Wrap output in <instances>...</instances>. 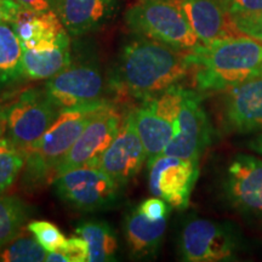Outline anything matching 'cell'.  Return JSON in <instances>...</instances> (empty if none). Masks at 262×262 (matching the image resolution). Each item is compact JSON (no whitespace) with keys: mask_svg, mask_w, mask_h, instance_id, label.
Wrapping results in <instances>:
<instances>
[{"mask_svg":"<svg viewBox=\"0 0 262 262\" xmlns=\"http://www.w3.org/2000/svg\"><path fill=\"white\" fill-rule=\"evenodd\" d=\"M61 253L64 254L68 262H86L89 261V245L83 237H72L66 241Z\"/></svg>","mask_w":262,"mask_h":262,"instance_id":"cell-28","label":"cell"},{"mask_svg":"<svg viewBox=\"0 0 262 262\" xmlns=\"http://www.w3.org/2000/svg\"><path fill=\"white\" fill-rule=\"evenodd\" d=\"M106 100L60 110L55 122L37 142L26 149L22 182L27 189L42 187L55 180L56 169Z\"/></svg>","mask_w":262,"mask_h":262,"instance_id":"cell-3","label":"cell"},{"mask_svg":"<svg viewBox=\"0 0 262 262\" xmlns=\"http://www.w3.org/2000/svg\"><path fill=\"white\" fill-rule=\"evenodd\" d=\"M232 17L256 15L262 12V0H220Z\"/></svg>","mask_w":262,"mask_h":262,"instance_id":"cell-27","label":"cell"},{"mask_svg":"<svg viewBox=\"0 0 262 262\" xmlns=\"http://www.w3.org/2000/svg\"><path fill=\"white\" fill-rule=\"evenodd\" d=\"M187 52L135 34L118 55L111 84L119 94L142 101L155 96L191 73Z\"/></svg>","mask_w":262,"mask_h":262,"instance_id":"cell-1","label":"cell"},{"mask_svg":"<svg viewBox=\"0 0 262 262\" xmlns=\"http://www.w3.org/2000/svg\"><path fill=\"white\" fill-rule=\"evenodd\" d=\"M222 114L229 131H262V73L225 91Z\"/></svg>","mask_w":262,"mask_h":262,"instance_id":"cell-14","label":"cell"},{"mask_svg":"<svg viewBox=\"0 0 262 262\" xmlns=\"http://www.w3.org/2000/svg\"><path fill=\"white\" fill-rule=\"evenodd\" d=\"M137 211L150 221H158L168 219L169 206L164 199L159 196H153V198H148L141 203L137 208Z\"/></svg>","mask_w":262,"mask_h":262,"instance_id":"cell-29","label":"cell"},{"mask_svg":"<svg viewBox=\"0 0 262 262\" xmlns=\"http://www.w3.org/2000/svg\"><path fill=\"white\" fill-rule=\"evenodd\" d=\"M54 10L68 34L81 37L116 16L118 0H55Z\"/></svg>","mask_w":262,"mask_h":262,"instance_id":"cell-16","label":"cell"},{"mask_svg":"<svg viewBox=\"0 0 262 262\" xmlns=\"http://www.w3.org/2000/svg\"><path fill=\"white\" fill-rule=\"evenodd\" d=\"M166 231V219L150 221L139 211L131 210L124 220V234L130 256L150 258L158 254Z\"/></svg>","mask_w":262,"mask_h":262,"instance_id":"cell-19","label":"cell"},{"mask_svg":"<svg viewBox=\"0 0 262 262\" xmlns=\"http://www.w3.org/2000/svg\"><path fill=\"white\" fill-rule=\"evenodd\" d=\"M56 194L71 208L94 212L113 208L122 188L96 166L83 165L57 176L54 181Z\"/></svg>","mask_w":262,"mask_h":262,"instance_id":"cell-5","label":"cell"},{"mask_svg":"<svg viewBox=\"0 0 262 262\" xmlns=\"http://www.w3.org/2000/svg\"><path fill=\"white\" fill-rule=\"evenodd\" d=\"M147 166L150 193L173 209H187L199 175V162L160 155Z\"/></svg>","mask_w":262,"mask_h":262,"instance_id":"cell-9","label":"cell"},{"mask_svg":"<svg viewBox=\"0 0 262 262\" xmlns=\"http://www.w3.org/2000/svg\"><path fill=\"white\" fill-rule=\"evenodd\" d=\"M250 147L255 150V152H257L258 155L262 156V134L250 143Z\"/></svg>","mask_w":262,"mask_h":262,"instance_id":"cell-34","label":"cell"},{"mask_svg":"<svg viewBox=\"0 0 262 262\" xmlns=\"http://www.w3.org/2000/svg\"><path fill=\"white\" fill-rule=\"evenodd\" d=\"M31 208L16 195L0 194V249L24 234Z\"/></svg>","mask_w":262,"mask_h":262,"instance_id":"cell-23","label":"cell"},{"mask_svg":"<svg viewBox=\"0 0 262 262\" xmlns=\"http://www.w3.org/2000/svg\"><path fill=\"white\" fill-rule=\"evenodd\" d=\"M58 112L45 89L29 88L21 91L6 104V136L26 150L44 135Z\"/></svg>","mask_w":262,"mask_h":262,"instance_id":"cell-7","label":"cell"},{"mask_svg":"<svg viewBox=\"0 0 262 262\" xmlns=\"http://www.w3.org/2000/svg\"><path fill=\"white\" fill-rule=\"evenodd\" d=\"M70 38L64 39L57 47L48 50L24 49L22 64L25 78L31 80L49 79L71 64Z\"/></svg>","mask_w":262,"mask_h":262,"instance_id":"cell-20","label":"cell"},{"mask_svg":"<svg viewBox=\"0 0 262 262\" xmlns=\"http://www.w3.org/2000/svg\"><path fill=\"white\" fill-rule=\"evenodd\" d=\"M11 25L24 49L48 50L70 38L67 29L54 10L37 12L24 8Z\"/></svg>","mask_w":262,"mask_h":262,"instance_id":"cell-17","label":"cell"},{"mask_svg":"<svg viewBox=\"0 0 262 262\" xmlns=\"http://www.w3.org/2000/svg\"><path fill=\"white\" fill-rule=\"evenodd\" d=\"M26 164V150L8 136L0 139V194L14 185Z\"/></svg>","mask_w":262,"mask_h":262,"instance_id":"cell-24","label":"cell"},{"mask_svg":"<svg viewBox=\"0 0 262 262\" xmlns=\"http://www.w3.org/2000/svg\"><path fill=\"white\" fill-rule=\"evenodd\" d=\"M187 58L198 90L225 93L262 73V42L242 34L199 44Z\"/></svg>","mask_w":262,"mask_h":262,"instance_id":"cell-2","label":"cell"},{"mask_svg":"<svg viewBox=\"0 0 262 262\" xmlns=\"http://www.w3.org/2000/svg\"><path fill=\"white\" fill-rule=\"evenodd\" d=\"M241 247V235L233 226L208 219L188 220L180 237V253L187 262L232 261Z\"/></svg>","mask_w":262,"mask_h":262,"instance_id":"cell-6","label":"cell"},{"mask_svg":"<svg viewBox=\"0 0 262 262\" xmlns=\"http://www.w3.org/2000/svg\"><path fill=\"white\" fill-rule=\"evenodd\" d=\"M6 133V104L0 100V139Z\"/></svg>","mask_w":262,"mask_h":262,"instance_id":"cell-33","label":"cell"},{"mask_svg":"<svg viewBox=\"0 0 262 262\" xmlns=\"http://www.w3.org/2000/svg\"><path fill=\"white\" fill-rule=\"evenodd\" d=\"M89 245L90 262L114 261L119 243L118 235L112 226L106 221H83L75 228Z\"/></svg>","mask_w":262,"mask_h":262,"instance_id":"cell-21","label":"cell"},{"mask_svg":"<svg viewBox=\"0 0 262 262\" xmlns=\"http://www.w3.org/2000/svg\"><path fill=\"white\" fill-rule=\"evenodd\" d=\"M104 79L100 66L94 61L75 62L49 78L45 93L58 110L103 100Z\"/></svg>","mask_w":262,"mask_h":262,"instance_id":"cell-8","label":"cell"},{"mask_svg":"<svg viewBox=\"0 0 262 262\" xmlns=\"http://www.w3.org/2000/svg\"><path fill=\"white\" fill-rule=\"evenodd\" d=\"M21 40L11 24H0V89L25 77Z\"/></svg>","mask_w":262,"mask_h":262,"instance_id":"cell-22","label":"cell"},{"mask_svg":"<svg viewBox=\"0 0 262 262\" xmlns=\"http://www.w3.org/2000/svg\"><path fill=\"white\" fill-rule=\"evenodd\" d=\"M146 160V149L130 112L123 120L122 127L110 147L88 165L101 169L123 187L136 178Z\"/></svg>","mask_w":262,"mask_h":262,"instance_id":"cell-11","label":"cell"},{"mask_svg":"<svg viewBox=\"0 0 262 262\" xmlns=\"http://www.w3.org/2000/svg\"><path fill=\"white\" fill-rule=\"evenodd\" d=\"M211 124L195 91L186 90L181 112L179 116V131L163 155L199 162L211 142Z\"/></svg>","mask_w":262,"mask_h":262,"instance_id":"cell-12","label":"cell"},{"mask_svg":"<svg viewBox=\"0 0 262 262\" xmlns=\"http://www.w3.org/2000/svg\"><path fill=\"white\" fill-rule=\"evenodd\" d=\"M48 251L34 237L21 234L0 249L3 262H41L47 260Z\"/></svg>","mask_w":262,"mask_h":262,"instance_id":"cell-25","label":"cell"},{"mask_svg":"<svg viewBox=\"0 0 262 262\" xmlns=\"http://www.w3.org/2000/svg\"><path fill=\"white\" fill-rule=\"evenodd\" d=\"M134 124L147 153V165L164 150L179 131V124H173L159 116L146 101L136 110L131 111Z\"/></svg>","mask_w":262,"mask_h":262,"instance_id":"cell-18","label":"cell"},{"mask_svg":"<svg viewBox=\"0 0 262 262\" xmlns=\"http://www.w3.org/2000/svg\"><path fill=\"white\" fill-rule=\"evenodd\" d=\"M123 124V117L107 102L88 124L56 169V176L96 160L110 147Z\"/></svg>","mask_w":262,"mask_h":262,"instance_id":"cell-10","label":"cell"},{"mask_svg":"<svg viewBox=\"0 0 262 262\" xmlns=\"http://www.w3.org/2000/svg\"><path fill=\"white\" fill-rule=\"evenodd\" d=\"M234 25L241 34L262 42V12L250 16L233 17Z\"/></svg>","mask_w":262,"mask_h":262,"instance_id":"cell-30","label":"cell"},{"mask_svg":"<svg viewBox=\"0 0 262 262\" xmlns=\"http://www.w3.org/2000/svg\"><path fill=\"white\" fill-rule=\"evenodd\" d=\"M225 192L237 210L262 219V160L248 155L235 157L226 172Z\"/></svg>","mask_w":262,"mask_h":262,"instance_id":"cell-13","label":"cell"},{"mask_svg":"<svg viewBox=\"0 0 262 262\" xmlns=\"http://www.w3.org/2000/svg\"><path fill=\"white\" fill-rule=\"evenodd\" d=\"M16 2L25 8L37 12L51 11V10H54L55 5V0H16Z\"/></svg>","mask_w":262,"mask_h":262,"instance_id":"cell-32","label":"cell"},{"mask_svg":"<svg viewBox=\"0 0 262 262\" xmlns=\"http://www.w3.org/2000/svg\"><path fill=\"white\" fill-rule=\"evenodd\" d=\"M27 229L47 251H57L63 247L67 238L56 225L49 221H32Z\"/></svg>","mask_w":262,"mask_h":262,"instance_id":"cell-26","label":"cell"},{"mask_svg":"<svg viewBox=\"0 0 262 262\" xmlns=\"http://www.w3.org/2000/svg\"><path fill=\"white\" fill-rule=\"evenodd\" d=\"M179 4L201 44L242 35L220 0H179Z\"/></svg>","mask_w":262,"mask_h":262,"instance_id":"cell-15","label":"cell"},{"mask_svg":"<svg viewBox=\"0 0 262 262\" xmlns=\"http://www.w3.org/2000/svg\"><path fill=\"white\" fill-rule=\"evenodd\" d=\"M127 28L182 51L198 47V40L183 14L179 0H140L125 12Z\"/></svg>","mask_w":262,"mask_h":262,"instance_id":"cell-4","label":"cell"},{"mask_svg":"<svg viewBox=\"0 0 262 262\" xmlns=\"http://www.w3.org/2000/svg\"><path fill=\"white\" fill-rule=\"evenodd\" d=\"M24 8L16 0H0V24H14Z\"/></svg>","mask_w":262,"mask_h":262,"instance_id":"cell-31","label":"cell"}]
</instances>
